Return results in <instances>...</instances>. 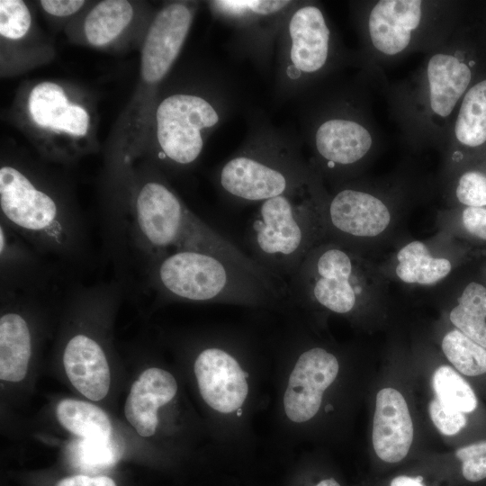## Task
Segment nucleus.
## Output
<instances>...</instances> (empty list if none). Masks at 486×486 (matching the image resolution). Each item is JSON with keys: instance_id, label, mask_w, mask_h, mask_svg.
<instances>
[{"instance_id": "1", "label": "nucleus", "mask_w": 486, "mask_h": 486, "mask_svg": "<svg viewBox=\"0 0 486 486\" xmlns=\"http://www.w3.org/2000/svg\"><path fill=\"white\" fill-rule=\"evenodd\" d=\"M107 222L115 245L126 246L142 267L174 251L204 252L234 263L285 297V283L194 213L161 177L138 184L127 208Z\"/></svg>"}, {"instance_id": "2", "label": "nucleus", "mask_w": 486, "mask_h": 486, "mask_svg": "<svg viewBox=\"0 0 486 486\" xmlns=\"http://www.w3.org/2000/svg\"><path fill=\"white\" fill-rule=\"evenodd\" d=\"M246 350L220 335L193 362L199 395L216 426L220 465L240 472L249 462L253 417L266 402L261 385L267 373Z\"/></svg>"}, {"instance_id": "3", "label": "nucleus", "mask_w": 486, "mask_h": 486, "mask_svg": "<svg viewBox=\"0 0 486 486\" xmlns=\"http://www.w3.org/2000/svg\"><path fill=\"white\" fill-rule=\"evenodd\" d=\"M216 181L225 197L244 204L322 190L298 141L264 122L251 126L241 146L218 169Z\"/></svg>"}, {"instance_id": "4", "label": "nucleus", "mask_w": 486, "mask_h": 486, "mask_svg": "<svg viewBox=\"0 0 486 486\" xmlns=\"http://www.w3.org/2000/svg\"><path fill=\"white\" fill-rule=\"evenodd\" d=\"M0 221L41 255L70 263L86 259V229L78 211L14 165L0 167Z\"/></svg>"}, {"instance_id": "5", "label": "nucleus", "mask_w": 486, "mask_h": 486, "mask_svg": "<svg viewBox=\"0 0 486 486\" xmlns=\"http://www.w3.org/2000/svg\"><path fill=\"white\" fill-rule=\"evenodd\" d=\"M142 270L156 294L174 301L279 307L277 291L234 263L212 254L178 250L159 256Z\"/></svg>"}, {"instance_id": "6", "label": "nucleus", "mask_w": 486, "mask_h": 486, "mask_svg": "<svg viewBox=\"0 0 486 486\" xmlns=\"http://www.w3.org/2000/svg\"><path fill=\"white\" fill-rule=\"evenodd\" d=\"M327 197L318 190L258 203L247 231L251 257L286 284L326 233L322 213Z\"/></svg>"}, {"instance_id": "7", "label": "nucleus", "mask_w": 486, "mask_h": 486, "mask_svg": "<svg viewBox=\"0 0 486 486\" xmlns=\"http://www.w3.org/2000/svg\"><path fill=\"white\" fill-rule=\"evenodd\" d=\"M474 66L461 50L449 48L446 40L430 51L417 76L398 90L395 101L410 140L446 141L448 123L471 87Z\"/></svg>"}, {"instance_id": "8", "label": "nucleus", "mask_w": 486, "mask_h": 486, "mask_svg": "<svg viewBox=\"0 0 486 486\" xmlns=\"http://www.w3.org/2000/svg\"><path fill=\"white\" fill-rule=\"evenodd\" d=\"M275 49L276 92L283 98L305 93L339 60L336 32L312 1H297L284 21Z\"/></svg>"}, {"instance_id": "9", "label": "nucleus", "mask_w": 486, "mask_h": 486, "mask_svg": "<svg viewBox=\"0 0 486 486\" xmlns=\"http://www.w3.org/2000/svg\"><path fill=\"white\" fill-rule=\"evenodd\" d=\"M274 372V417L281 434L292 442L294 436L324 410L326 392L340 373L338 356L320 346L291 343Z\"/></svg>"}, {"instance_id": "10", "label": "nucleus", "mask_w": 486, "mask_h": 486, "mask_svg": "<svg viewBox=\"0 0 486 486\" xmlns=\"http://www.w3.org/2000/svg\"><path fill=\"white\" fill-rule=\"evenodd\" d=\"M446 3L379 0L360 14L366 50L379 60H393L412 50L429 51L446 40Z\"/></svg>"}, {"instance_id": "11", "label": "nucleus", "mask_w": 486, "mask_h": 486, "mask_svg": "<svg viewBox=\"0 0 486 486\" xmlns=\"http://www.w3.org/2000/svg\"><path fill=\"white\" fill-rule=\"evenodd\" d=\"M364 294L360 260L346 247L320 241L286 281V300L338 315L353 313Z\"/></svg>"}, {"instance_id": "12", "label": "nucleus", "mask_w": 486, "mask_h": 486, "mask_svg": "<svg viewBox=\"0 0 486 486\" xmlns=\"http://www.w3.org/2000/svg\"><path fill=\"white\" fill-rule=\"evenodd\" d=\"M349 98L325 101L310 116L306 140L316 175H346L374 152L377 135L363 111Z\"/></svg>"}, {"instance_id": "13", "label": "nucleus", "mask_w": 486, "mask_h": 486, "mask_svg": "<svg viewBox=\"0 0 486 486\" xmlns=\"http://www.w3.org/2000/svg\"><path fill=\"white\" fill-rule=\"evenodd\" d=\"M222 87L208 94L178 92L162 99L155 111L159 158L184 167L200 158L207 138L224 122L230 96Z\"/></svg>"}, {"instance_id": "14", "label": "nucleus", "mask_w": 486, "mask_h": 486, "mask_svg": "<svg viewBox=\"0 0 486 486\" xmlns=\"http://www.w3.org/2000/svg\"><path fill=\"white\" fill-rule=\"evenodd\" d=\"M292 0H214L211 12L231 26L235 51L266 68L287 14L296 4Z\"/></svg>"}, {"instance_id": "15", "label": "nucleus", "mask_w": 486, "mask_h": 486, "mask_svg": "<svg viewBox=\"0 0 486 486\" xmlns=\"http://www.w3.org/2000/svg\"><path fill=\"white\" fill-rule=\"evenodd\" d=\"M195 7L187 2L166 4L152 20L140 58V79L156 87L176 62L193 24Z\"/></svg>"}, {"instance_id": "16", "label": "nucleus", "mask_w": 486, "mask_h": 486, "mask_svg": "<svg viewBox=\"0 0 486 486\" xmlns=\"http://www.w3.org/2000/svg\"><path fill=\"white\" fill-rule=\"evenodd\" d=\"M322 217L326 232L348 239L379 236L392 220L390 208L381 197L355 186L328 195Z\"/></svg>"}, {"instance_id": "17", "label": "nucleus", "mask_w": 486, "mask_h": 486, "mask_svg": "<svg viewBox=\"0 0 486 486\" xmlns=\"http://www.w3.org/2000/svg\"><path fill=\"white\" fill-rule=\"evenodd\" d=\"M413 423L403 395L393 388H383L376 395L373 421V446L385 463L403 460L413 441Z\"/></svg>"}, {"instance_id": "18", "label": "nucleus", "mask_w": 486, "mask_h": 486, "mask_svg": "<svg viewBox=\"0 0 486 486\" xmlns=\"http://www.w3.org/2000/svg\"><path fill=\"white\" fill-rule=\"evenodd\" d=\"M62 362L69 381L80 393L94 401L106 396L110 367L97 339L85 332L75 333L64 346Z\"/></svg>"}, {"instance_id": "19", "label": "nucleus", "mask_w": 486, "mask_h": 486, "mask_svg": "<svg viewBox=\"0 0 486 486\" xmlns=\"http://www.w3.org/2000/svg\"><path fill=\"white\" fill-rule=\"evenodd\" d=\"M176 377L161 367L146 369L133 382L124 412L127 420L143 437L153 436L159 425L158 411L176 397Z\"/></svg>"}, {"instance_id": "20", "label": "nucleus", "mask_w": 486, "mask_h": 486, "mask_svg": "<svg viewBox=\"0 0 486 486\" xmlns=\"http://www.w3.org/2000/svg\"><path fill=\"white\" fill-rule=\"evenodd\" d=\"M27 109L32 122L42 130L76 138L86 136L89 130L87 111L71 103L57 83L35 85L29 94Z\"/></svg>"}, {"instance_id": "21", "label": "nucleus", "mask_w": 486, "mask_h": 486, "mask_svg": "<svg viewBox=\"0 0 486 486\" xmlns=\"http://www.w3.org/2000/svg\"><path fill=\"white\" fill-rule=\"evenodd\" d=\"M42 256L0 221V292L47 288L50 271Z\"/></svg>"}, {"instance_id": "22", "label": "nucleus", "mask_w": 486, "mask_h": 486, "mask_svg": "<svg viewBox=\"0 0 486 486\" xmlns=\"http://www.w3.org/2000/svg\"><path fill=\"white\" fill-rule=\"evenodd\" d=\"M4 311L0 317V378L20 382L27 373L32 355V332L20 310L15 292H0Z\"/></svg>"}, {"instance_id": "23", "label": "nucleus", "mask_w": 486, "mask_h": 486, "mask_svg": "<svg viewBox=\"0 0 486 486\" xmlns=\"http://www.w3.org/2000/svg\"><path fill=\"white\" fill-rule=\"evenodd\" d=\"M396 276L409 284L432 285L445 279L453 264L446 257L436 256L419 240L404 245L396 255Z\"/></svg>"}, {"instance_id": "24", "label": "nucleus", "mask_w": 486, "mask_h": 486, "mask_svg": "<svg viewBox=\"0 0 486 486\" xmlns=\"http://www.w3.org/2000/svg\"><path fill=\"white\" fill-rule=\"evenodd\" d=\"M452 137L464 148L486 143V79L472 85L464 95L452 124Z\"/></svg>"}, {"instance_id": "25", "label": "nucleus", "mask_w": 486, "mask_h": 486, "mask_svg": "<svg viewBox=\"0 0 486 486\" xmlns=\"http://www.w3.org/2000/svg\"><path fill=\"white\" fill-rule=\"evenodd\" d=\"M451 323L469 338L486 348V283L466 282L449 313Z\"/></svg>"}, {"instance_id": "26", "label": "nucleus", "mask_w": 486, "mask_h": 486, "mask_svg": "<svg viewBox=\"0 0 486 486\" xmlns=\"http://www.w3.org/2000/svg\"><path fill=\"white\" fill-rule=\"evenodd\" d=\"M133 8L129 1L105 0L95 4L87 14L84 32L87 41L96 47L115 40L129 25Z\"/></svg>"}, {"instance_id": "27", "label": "nucleus", "mask_w": 486, "mask_h": 486, "mask_svg": "<svg viewBox=\"0 0 486 486\" xmlns=\"http://www.w3.org/2000/svg\"><path fill=\"white\" fill-rule=\"evenodd\" d=\"M56 415L67 430L80 438L109 439L112 436L108 416L94 404L65 399L58 404Z\"/></svg>"}, {"instance_id": "28", "label": "nucleus", "mask_w": 486, "mask_h": 486, "mask_svg": "<svg viewBox=\"0 0 486 486\" xmlns=\"http://www.w3.org/2000/svg\"><path fill=\"white\" fill-rule=\"evenodd\" d=\"M123 453L121 440L86 439L75 440L69 446V458L73 465L84 471H99L112 466Z\"/></svg>"}, {"instance_id": "29", "label": "nucleus", "mask_w": 486, "mask_h": 486, "mask_svg": "<svg viewBox=\"0 0 486 486\" xmlns=\"http://www.w3.org/2000/svg\"><path fill=\"white\" fill-rule=\"evenodd\" d=\"M442 350L461 374L476 376L486 373V348L460 330L454 328L445 335Z\"/></svg>"}, {"instance_id": "30", "label": "nucleus", "mask_w": 486, "mask_h": 486, "mask_svg": "<svg viewBox=\"0 0 486 486\" xmlns=\"http://www.w3.org/2000/svg\"><path fill=\"white\" fill-rule=\"evenodd\" d=\"M432 386L436 399L451 410L470 413L477 407V399L471 386L448 365H442L435 371Z\"/></svg>"}, {"instance_id": "31", "label": "nucleus", "mask_w": 486, "mask_h": 486, "mask_svg": "<svg viewBox=\"0 0 486 486\" xmlns=\"http://www.w3.org/2000/svg\"><path fill=\"white\" fill-rule=\"evenodd\" d=\"M31 24L32 15L23 1H0V34L2 38L19 40L25 36Z\"/></svg>"}, {"instance_id": "32", "label": "nucleus", "mask_w": 486, "mask_h": 486, "mask_svg": "<svg viewBox=\"0 0 486 486\" xmlns=\"http://www.w3.org/2000/svg\"><path fill=\"white\" fill-rule=\"evenodd\" d=\"M454 197L464 207H486V170L463 172L456 180Z\"/></svg>"}, {"instance_id": "33", "label": "nucleus", "mask_w": 486, "mask_h": 486, "mask_svg": "<svg viewBox=\"0 0 486 486\" xmlns=\"http://www.w3.org/2000/svg\"><path fill=\"white\" fill-rule=\"evenodd\" d=\"M281 486H344L331 473L318 472L305 460L292 461L287 467Z\"/></svg>"}, {"instance_id": "34", "label": "nucleus", "mask_w": 486, "mask_h": 486, "mask_svg": "<svg viewBox=\"0 0 486 486\" xmlns=\"http://www.w3.org/2000/svg\"><path fill=\"white\" fill-rule=\"evenodd\" d=\"M455 456L461 462V474L466 482L486 480V440L457 449Z\"/></svg>"}, {"instance_id": "35", "label": "nucleus", "mask_w": 486, "mask_h": 486, "mask_svg": "<svg viewBox=\"0 0 486 486\" xmlns=\"http://www.w3.org/2000/svg\"><path fill=\"white\" fill-rule=\"evenodd\" d=\"M431 420L444 435L453 436L462 430L467 422L464 412L451 410L441 404L436 399L429 403Z\"/></svg>"}, {"instance_id": "36", "label": "nucleus", "mask_w": 486, "mask_h": 486, "mask_svg": "<svg viewBox=\"0 0 486 486\" xmlns=\"http://www.w3.org/2000/svg\"><path fill=\"white\" fill-rule=\"evenodd\" d=\"M82 0H41L43 10L54 16H68L76 13L83 5Z\"/></svg>"}, {"instance_id": "37", "label": "nucleus", "mask_w": 486, "mask_h": 486, "mask_svg": "<svg viewBox=\"0 0 486 486\" xmlns=\"http://www.w3.org/2000/svg\"><path fill=\"white\" fill-rule=\"evenodd\" d=\"M57 486H116V484L107 476L74 475L62 479Z\"/></svg>"}, {"instance_id": "38", "label": "nucleus", "mask_w": 486, "mask_h": 486, "mask_svg": "<svg viewBox=\"0 0 486 486\" xmlns=\"http://www.w3.org/2000/svg\"><path fill=\"white\" fill-rule=\"evenodd\" d=\"M390 486H425V484L421 476L400 475L392 480Z\"/></svg>"}, {"instance_id": "39", "label": "nucleus", "mask_w": 486, "mask_h": 486, "mask_svg": "<svg viewBox=\"0 0 486 486\" xmlns=\"http://www.w3.org/2000/svg\"><path fill=\"white\" fill-rule=\"evenodd\" d=\"M484 274H483V278H484V282L486 283V265L484 266Z\"/></svg>"}, {"instance_id": "40", "label": "nucleus", "mask_w": 486, "mask_h": 486, "mask_svg": "<svg viewBox=\"0 0 486 486\" xmlns=\"http://www.w3.org/2000/svg\"><path fill=\"white\" fill-rule=\"evenodd\" d=\"M247 486H256V485H254V484H253V485H250V484L248 482Z\"/></svg>"}]
</instances>
